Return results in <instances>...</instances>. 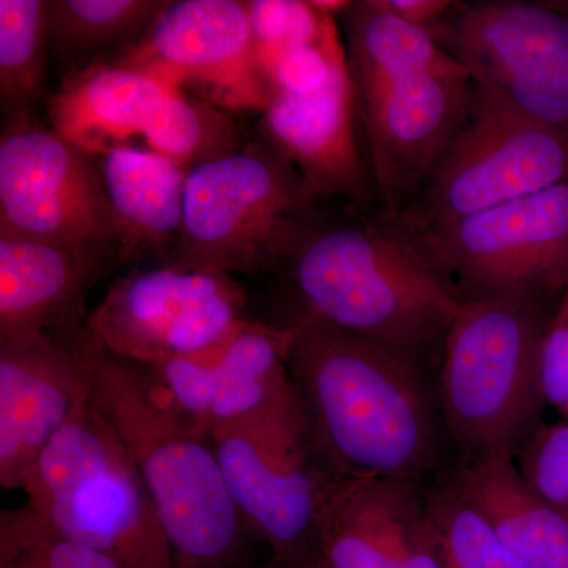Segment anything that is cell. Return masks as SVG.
Segmentation results:
<instances>
[{
  "label": "cell",
  "mask_w": 568,
  "mask_h": 568,
  "mask_svg": "<svg viewBox=\"0 0 568 568\" xmlns=\"http://www.w3.org/2000/svg\"><path fill=\"white\" fill-rule=\"evenodd\" d=\"M294 324L291 383L332 476L428 484L446 473L450 444L422 366L317 317Z\"/></svg>",
  "instance_id": "1"
},
{
  "label": "cell",
  "mask_w": 568,
  "mask_h": 568,
  "mask_svg": "<svg viewBox=\"0 0 568 568\" xmlns=\"http://www.w3.org/2000/svg\"><path fill=\"white\" fill-rule=\"evenodd\" d=\"M276 271L293 284L302 316L387 347L424 369L463 304L402 227L312 216Z\"/></svg>",
  "instance_id": "2"
},
{
  "label": "cell",
  "mask_w": 568,
  "mask_h": 568,
  "mask_svg": "<svg viewBox=\"0 0 568 568\" xmlns=\"http://www.w3.org/2000/svg\"><path fill=\"white\" fill-rule=\"evenodd\" d=\"M92 402L129 448L152 497L174 568H245L252 534L209 437L194 432L144 366L77 332Z\"/></svg>",
  "instance_id": "3"
},
{
  "label": "cell",
  "mask_w": 568,
  "mask_h": 568,
  "mask_svg": "<svg viewBox=\"0 0 568 568\" xmlns=\"http://www.w3.org/2000/svg\"><path fill=\"white\" fill-rule=\"evenodd\" d=\"M537 295L465 301L443 346L437 399L457 463L517 458L547 405L538 351L549 317Z\"/></svg>",
  "instance_id": "4"
},
{
  "label": "cell",
  "mask_w": 568,
  "mask_h": 568,
  "mask_svg": "<svg viewBox=\"0 0 568 568\" xmlns=\"http://www.w3.org/2000/svg\"><path fill=\"white\" fill-rule=\"evenodd\" d=\"M21 491L52 529L123 568H174L140 469L91 394L44 448Z\"/></svg>",
  "instance_id": "5"
},
{
  "label": "cell",
  "mask_w": 568,
  "mask_h": 568,
  "mask_svg": "<svg viewBox=\"0 0 568 568\" xmlns=\"http://www.w3.org/2000/svg\"><path fill=\"white\" fill-rule=\"evenodd\" d=\"M315 204L293 164L261 138L246 141L190 170L170 264L234 276L276 271Z\"/></svg>",
  "instance_id": "6"
},
{
  "label": "cell",
  "mask_w": 568,
  "mask_h": 568,
  "mask_svg": "<svg viewBox=\"0 0 568 568\" xmlns=\"http://www.w3.org/2000/svg\"><path fill=\"white\" fill-rule=\"evenodd\" d=\"M209 439L246 529L271 549L272 568L306 566L335 477L317 455L295 392Z\"/></svg>",
  "instance_id": "7"
},
{
  "label": "cell",
  "mask_w": 568,
  "mask_h": 568,
  "mask_svg": "<svg viewBox=\"0 0 568 568\" xmlns=\"http://www.w3.org/2000/svg\"><path fill=\"white\" fill-rule=\"evenodd\" d=\"M566 182L568 130L476 88L469 119L399 227L422 233Z\"/></svg>",
  "instance_id": "8"
},
{
  "label": "cell",
  "mask_w": 568,
  "mask_h": 568,
  "mask_svg": "<svg viewBox=\"0 0 568 568\" xmlns=\"http://www.w3.org/2000/svg\"><path fill=\"white\" fill-rule=\"evenodd\" d=\"M407 234L463 302L564 294L568 282V182L458 222Z\"/></svg>",
  "instance_id": "9"
},
{
  "label": "cell",
  "mask_w": 568,
  "mask_h": 568,
  "mask_svg": "<svg viewBox=\"0 0 568 568\" xmlns=\"http://www.w3.org/2000/svg\"><path fill=\"white\" fill-rule=\"evenodd\" d=\"M248 302L234 275L159 264L112 284L84 327L108 353L153 368L219 345L250 320Z\"/></svg>",
  "instance_id": "10"
},
{
  "label": "cell",
  "mask_w": 568,
  "mask_h": 568,
  "mask_svg": "<svg viewBox=\"0 0 568 568\" xmlns=\"http://www.w3.org/2000/svg\"><path fill=\"white\" fill-rule=\"evenodd\" d=\"M478 91L534 121L568 130V14L496 0L455 9L429 31Z\"/></svg>",
  "instance_id": "11"
},
{
  "label": "cell",
  "mask_w": 568,
  "mask_h": 568,
  "mask_svg": "<svg viewBox=\"0 0 568 568\" xmlns=\"http://www.w3.org/2000/svg\"><path fill=\"white\" fill-rule=\"evenodd\" d=\"M0 237L93 250L121 264L97 156L31 114L11 119L0 138Z\"/></svg>",
  "instance_id": "12"
},
{
  "label": "cell",
  "mask_w": 568,
  "mask_h": 568,
  "mask_svg": "<svg viewBox=\"0 0 568 568\" xmlns=\"http://www.w3.org/2000/svg\"><path fill=\"white\" fill-rule=\"evenodd\" d=\"M110 62L227 112H264L274 99L248 7L239 0L168 2L140 39Z\"/></svg>",
  "instance_id": "13"
},
{
  "label": "cell",
  "mask_w": 568,
  "mask_h": 568,
  "mask_svg": "<svg viewBox=\"0 0 568 568\" xmlns=\"http://www.w3.org/2000/svg\"><path fill=\"white\" fill-rule=\"evenodd\" d=\"M294 336V323L246 320L211 349L148 369L183 420L211 437L293 394L287 358Z\"/></svg>",
  "instance_id": "14"
},
{
  "label": "cell",
  "mask_w": 568,
  "mask_h": 568,
  "mask_svg": "<svg viewBox=\"0 0 568 568\" xmlns=\"http://www.w3.org/2000/svg\"><path fill=\"white\" fill-rule=\"evenodd\" d=\"M470 78L425 74L357 102L364 115L373 178L394 215L420 194L473 111Z\"/></svg>",
  "instance_id": "15"
},
{
  "label": "cell",
  "mask_w": 568,
  "mask_h": 568,
  "mask_svg": "<svg viewBox=\"0 0 568 568\" xmlns=\"http://www.w3.org/2000/svg\"><path fill=\"white\" fill-rule=\"evenodd\" d=\"M426 485L335 478L312 560L323 568H443Z\"/></svg>",
  "instance_id": "16"
},
{
  "label": "cell",
  "mask_w": 568,
  "mask_h": 568,
  "mask_svg": "<svg viewBox=\"0 0 568 568\" xmlns=\"http://www.w3.org/2000/svg\"><path fill=\"white\" fill-rule=\"evenodd\" d=\"M78 331L0 343L3 489L21 491L44 448L91 394Z\"/></svg>",
  "instance_id": "17"
},
{
  "label": "cell",
  "mask_w": 568,
  "mask_h": 568,
  "mask_svg": "<svg viewBox=\"0 0 568 568\" xmlns=\"http://www.w3.org/2000/svg\"><path fill=\"white\" fill-rule=\"evenodd\" d=\"M357 104L347 61L310 93H275L260 122L267 142L301 174L310 196L364 205L368 181L354 132Z\"/></svg>",
  "instance_id": "18"
},
{
  "label": "cell",
  "mask_w": 568,
  "mask_h": 568,
  "mask_svg": "<svg viewBox=\"0 0 568 568\" xmlns=\"http://www.w3.org/2000/svg\"><path fill=\"white\" fill-rule=\"evenodd\" d=\"M115 267L112 254L0 237V343L78 331L92 287Z\"/></svg>",
  "instance_id": "19"
},
{
  "label": "cell",
  "mask_w": 568,
  "mask_h": 568,
  "mask_svg": "<svg viewBox=\"0 0 568 568\" xmlns=\"http://www.w3.org/2000/svg\"><path fill=\"white\" fill-rule=\"evenodd\" d=\"M118 233L122 265L170 264L179 244L189 168L151 149H115L97 156Z\"/></svg>",
  "instance_id": "20"
},
{
  "label": "cell",
  "mask_w": 568,
  "mask_h": 568,
  "mask_svg": "<svg viewBox=\"0 0 568 568\" xmlns=\"http://www.w3.org/2000/svg\"><path fill=\"white\" fill-rule=\"evenodd\" d=\"M171 89L140 71L100 61L69 73L48 100V118L65 140L100 156L144 138Z\"/></svg>",
  "instance_id": "21"
},
{
  "label": "cell",
  "mask_w": 568,
  "mask_h": 568,
  "mask_svg": "<svg viewBox=\"0 0 568 568\" xmlns=\"http://www.w3.org/2000/svg\"><path fill=\"white\" fill-rule=\"evenodd\" d=\"M448 474L523 568H568V519L526 485L515 459L455 463Z\"/></svg>",
  "instance_id": "22"
},
{
  "label": "cell",
  "mask_w": 568,
  "mask_h": 568,
  "mask_svg": "<svg viewBox=\"0 0 568 568\" xmlns=\"http://www.w3.org/2000/svg\"><path fill=\"white\" fill-rule=\"evenodd\" d=\"M343 17L357 102L425 74L470 78L429 31L399 20L381 0L353 2Z\"/></svg>",
  "instance_id": "23"
},
{
  "label": "cell",
  "mask_w": 568,
  "mask_h": 568,
  "mask_svg": "<svg viewBox=\"0 0 568 568\" xmlns=\"http://www.w3.org/2000/svg\"><path fill=\"white\" fill-rule=\"evenodd\" d=\"M168 2L162 0H48L50 47L59 59L100 62L108 51L140 39ZM74 70V69H73Z\"/></svg>",
  "instance_id": "24"
},
{
  "label": "cell",
  "mask_w": 568,
  "mask_h": 568,
  "mask_svg": "<svg viewBox=\"0 0 568 568\" xmlns=\"http://www.w3.org/2000/svg\"><path fill=\"white\" fill-rule=\"evenodd\" d=\"M144 141L151 151L193 170L237 151L248 140L231 112L171 89L156 108Z\"/></svg>",
  "instance_id": "25"
},
{
  "label": "cell",
  "mask_w": 568,
  "mask_h": 568,
  "mask_svg": "<svg viewBox=\"0 0 568 568\" xmlns=\"http://www.w3.org/2000/svg\"><path fill=\"white\" fill-rule=\"evenodd\" d=\"M48 0H0V108L9 122L31 114L47 71Z\"/></svg>",
  "instance_id": "26"
},
{
  "label": "cell",
  "mask_w": 568,
  "mask_h": 568,
  "mask_svg": "<svg viewBox=\"0 0 568 568\" xmlns=\"http://www.w3.org/2000/svg\"><path fill=\"white\" fill-rule=\"evenodd\" d=\"M426 503L443 568H523L448 469L428 481Z\"/></svg>",
  "instance_id": "27"
},
{
  "label": "cell",
  "mask_w": 568,
  "mask_h": 568,
  "mask_svg": "<svg viewBox=\"0 0 568 568\" xmlns=\"http://www.w3.org/2000/svg\"><path fill=\"white\" fill-rule=\"evenodd\" d=\"M0 568H123L99 549L59 534L29 506L0 514Z\"/></svg>",
  "instance_id": "28"
},
{
  "label": "cell",
  "mask_w": 568,
  "mask_h": 568,
  "mask_svg": "<svg viewBox=\"0 0 568 568\" xmlns=\"http://www.w3.org/2000/svg\"><path fill=\"white\" fill-rule=\"evenodd\" d=\"M246 7L261 69L280 52L317 43L334 26V18L317 13L310 2L250 0Z\"/></svg>",
  "instance_id": "29"
},
{
  "label": "cell",
  "mask_w": 568,
  "mask_h": 568,
  "mask_svg": "<svg viewBox=\"0 0 568 568\" xmlns=\"http://www.w3.org/2000/svg\"><path fill=\"white\" fill-rule=\"evenodd\" d=\"M526 485L568 519V422L540 425L515 458Z\"/></svg>",
  "instance_id": "30"
},
{
  "label": "cell",
  "mask_w": 568,
  "mask_h": 568,
  "mask_svg": "<svg viewBox=\"0 0 568 568\" xmlns=\"http://www.w3.org/2000/svg\"><path fill=\"white\" fill-rule=\"evenodd\" d=\"M538 376L545 403L560 413L568 402V294L562 295L541 336Z\"/></svg>",
  "instance_id": "31"
},
{
  "label": "cell",
  "mask_w": 568,
  "mask_h": 568,
  "mask_svg": "<svg viewBox=\"0 0 568 568\" xmlns=\"http://www.w3.org/2000/svg\"><path fill=\"white\" fill-rule=\"evenodd\" d=\"M392 14L416 28L432 31L455 9L448 0H381Z\"/></svg>",
  "instance_id": "32"
},
{
  "label": "cell",
  "mask_w": 568,
  "mask_h": 568,
  "mask_svg": "<svg viewBox=\"0 0 568 568\" xmlns=\"http://www.w3.org/2000/svg\"><path fill=\"white\" fill-rule=\"evenodd\" d=\"M310 6L323 17L334 18L335 14H345L353 7V2H347V0H312Z\"/></svg>",
  "instance_id": "33"
},
{
  "label": "cell",
  "mask_w": 568,
  "mask_h": 568,
  "mask_svg": "<svg viewBox=\"0 0 568 568\" xmlns=\"http://www.w3.org/2000/svg\"><path fill=\"white\" fill-rule=\"evenodd\" d=\"M549 7L552 9L564 11V13L568 14V2H547Z\"/></svg>",
  "instance_id": "34"
},
{
  "label": "cell",
  "mask_w": 568,
  "mask_h": 568,
  "mask_svg": "<svg viewBox=\"0 0 568 568\" xmlns=\"http://www.w3.org/2000/svg\"><path fill=\"white\" fill-rule=\"evenodd\" d=\"M302 568H323V567H321L320 564H316L315 560H310V562L306 564V566H304Z\"/></svg>",
  "instance_id": "35"
},
{
  "label": "cell",
  "mask_w": 568,
  "mask_h": 568,
  "mask_svg": "<svg viewBox=\"0 0 568 568\" xmlns=\"http://www.w3.org/2000/svg\"><path fill=\"white\" fill-rule=\"evenodd\" d=\"M560 416H564L567 418V422H568V402L566 403V406L562 407V409H560Z\"/></svg>",
  "instance_id": "36"
},
{
  "label": "cell",
  "mask_w": 568,
  "mask_h": 568,
  "mask_svg": "<svg viewBox=\"0 0 568 568\" xmlns=\"http://www.w3.org/2000/svg\"><path fill=\"white\" fill-rule=\"evenodd\" d=\"M564 294H568V282H567L566 291H564Z\"/></svg>",
  "instance_id": "37"
}]
</instances>
